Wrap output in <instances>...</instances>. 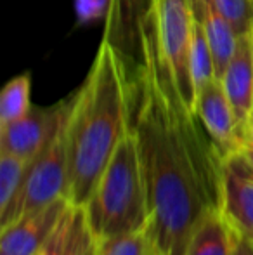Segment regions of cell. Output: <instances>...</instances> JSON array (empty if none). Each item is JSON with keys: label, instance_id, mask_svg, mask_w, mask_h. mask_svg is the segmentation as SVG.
<instances>
[{"label": "cell", "instance_id": "27", "mask_svg": "<svg viewBox=\"0 0 253 255\" xmlns=\"http://www.w3.org/2000/svg\"><path fill=\"white\" fill-rule=\"evenodd\" d=\"M155 255H160V254H158V252H155Z\"/></svg>", "mask_w": 253, "mask_h": 255}, {"label": "cell", "instance_id": "26", "mask_svg": "<svg viewBox=\"0 0 253 255\" xmlns=\"http://www.w3.org/2000/svg\"><path fill=\"white\" fill-rule=\"evenodd\" d=\"M0 255H10V254H7V252H2V250H0Z\"/></svg>", "mask_w": 253, "mask_h": 255}, {"label": "cell", "instance_id": "16", "mask_svg": "<svg viewBox=\"0 0 253 255\" xmlns=\"http://www.w3.org/2000/svg\"><path fill=\"white\" fill-rule=\"evenodd\" d=\"M148 226L125 235L95 240V255H155Z\"/></svg>", "mask_w": 253, "mask_h": 255}, {"label": "cell", "instance_id": "28", "mask_svg": "<svg viewBox=\"0 0 253 255\" xmlns=\"http://www.w3.org/2000/svg\"><path fill=\"white\" fill-rule=\"evenodd\" d=\"M252 120H253V118H252Z\"/></svg>", "mask_w": 253, "mask_h": 255}, {"label": "cell", "instance_id": "12", "mask_svg": "<svg viewBox=\"0 0 253 255\" xmlns=\"http://www.w3.org/2000/svg\"><path fill=\"white\" fill-rule=\"evenodd\" d=\"M203 28H205L206 38H208L210 51H212L213 64H215V78L222 80L231 59L238 51L240 45V35L234 31L233 24L212 5L206 2L205 16H203Z\"/></svg>", "mask_w": 253, "mask_h": 255}, {"label": "cell", "instance_id": "11", "mask_svg": "<svg viewBox=\"0 0 253 255\" xmlns=\"http://www.w3.org/2000/svg\"><path fill=\"white\" fill-rule=\"evenodd\" d=\"M220 82L248 144V127L253 118V30L240 37L238 51Z\"/></svg>", "mask_w": 253, "mask_h": 255}, {"label": "cell", "instance_id": "18", "mask_svg": "<svg viewBox=\"0 0 253 255\" xmlns=\"http://www.w3.org/2000/svg\"><path fill=\"white\" fill-rule=\"evenodd\" d=\"M240 37L253 30V0H210Z\"/></svg>", "mask_w": 253, "mask_h": 255}, {"label": "cell", "instance_id": "19", "mask_svg": "<svg viewBox=\"0 0 253 255\" xmlns=\"http://www.w3.org/2000/svg\"><path fill=\"white\" fill-rule=\"evenodd\" d=\"M75 215H77V207L70 205L68 210L63 214L61 221L54 228L45 243L40 247L37 255H68L73 236V226H75Z\"/></svg>", "mask_w": 253, "mask_h": 255}, {"label": "cell", "instance_id": "1", "mask_svg": "<svg viewBox=\"0 0 253 255\" xmlns=\"http://www.w3.org/2000/svg\"><path fill=\"white\" fill-rule=\"evenodd\" d=\"M130 128L153 245L160 255H186L203 219L222 212L224 156L160 61L153 23L144 38V61L134 75Z\"/></svg>", "mask_w": 253, "mask_h": 255}, {"label": "cell", "instance_id": "7", "mask_svg": "<svg viewBox=\"0 0 253 255\" xmlns=\"http://www.w3.org/2000/svg\"><path fill=\"white\" fill-rule=\"evenodd\" d=\"M70 104V96L54 106H31L23 118L0 127V153L33 161L56 134Z\"/></svg>", "mask_w": 253, "mask_h": 255}, {"label": "cell", "instance_id": "5", "mask_svg": "<svg viewBox=\"0 0 253 255\" xmlns=\"http://www.w3.org/2000/svg\"><path fill=\"white\" fill-rule=\"evenodd\" d=\"M194 16L187 0H156L153 31L160 61L189 110L196 111V92L191 78V42Z\"/></svg>", "mask_w": 253, "mask_h": 255}, {"label": "cell", "instance_id": "17", "mask_svg": "<svg viewBox=\"0 0 253 255\" xmlns=\"http://www.w3.org/2000/svg\"><path fill=\"white\" fill-rule=\"evenodd\" d=\"M31 161L14 156L9 153H0V215L9 208L16 198L26 177Z\"/></svg>", "mask_w": 253, "mask_h": 255}, {"label": "cell", "instance_id": "24", "mask_svg": "<svg viewBox=\"0 0 253 255\" xmlns=\"http://www.w3.org/2000/svg\"><path fill=\"white\" fill-rule=\"evenodd\" d=\"M247 148L253 149V120H252L250 127H248V144H247Z\"/></svg>", "mask_w": 253, "mask_h": 255}, {"label": "cell", "instance_id": "14", "mask_svg": "<svg viewBox=\"0 0 253 255\" xmlns=\"http://www.w3.org/2000/svg\"><path fill=\"white\" fill-rule=\"evenodd\" d=\"M31 78L28 73L9 80L0 94V127L23 118L33 106L30 101Z\"/></svg>", "mask_w": 253, "mask_h": 255}, {"label": "cell", "instance_id": "6", "mask_svg": "<svg viewBox=\"0 0 253 255\" xmlns=\"http://www.w3.org/2000/svg\"><path fill=\"white\" fill-rule=\"evenodd\" d=\"M155 9L156 0H111L102 40L123 57L132 75L144 61V38Z\"/></svg>", "mask_w": 253, "mask_h": 255}, {"label": "cell", "instance_id": "8", "mask_svg": "<svg viewBox=\"0 0 253 255\" xmlns=\"http://www.w3.org/2000/svg\"><path fill=\"white\" fill-rule=\"evenodd\" d=\"M196 115L224 158L247 148V135L238 124L220 80L215 78L198 92Z\"/></svg>", "mask_w": 253, "mask_h": 255}, {"label": "cell", "instance_id": "23", "mask_svg": "<svg viewBox=\"0 0 253 255\" xmlns=\"http://www.w3.org/2000/svg\"><path fill=\"white\" fill-rule=\"evenodd\" d=\"M191 5V10H192V16L194 19L198 21H203V16H205V9H206V2L208 0H187Z\"/></svg>", "mask_w": 253, "mask_h": 255}, {"label": "cell", "instance_id": "9", "mask_svg": "<svg viewBox=\"0 0 253 255\" xmlns=\"http://www.w3.org/2000/svg\"><path fill=\"white\" fill-rule=\"evenodd\" d=\"M222 214L253 242V163L245 149L224 158Z\"/></svg>", "mask_w": 253, "mask_h": 255}, {"label": "cell", "instance_id": "4", "mask_svg": "<svg viewBox=\"0 0 253 255\" xmlns=\"http://www.w3.org/2000/svg\"><path fill=\"white\" fill-rule=\"evenodd\" d=\"M71 101L73 94L70 96V104L56 134L30 163L19 193L0 215L2 228L28 212L38 210L59 200H68V120Z\"/></svg>", "mask_w": 253, "mask_h": 255}, {"label": "cell", "instance_id": "25", "mask_svg": "<svg viewBox=\"0 0 253 255\" xmlns=\"http://www.w3.org/2000/svg\"><path fill=\"white\" fill-rule=\"evenodd\" d=\"M245 153L248 154V158H250L252 163H253V149H252V148H245Z\"/></svg>", "mask_w": 253, "mask_h": 255}, {"label": "cell", "instance_id": "22", "mask_svg": "<svg viewBox=\"0 0 253 255\" xmlns=\"http://www.w3.org/2000/svg\"><path fill=\"white\" fill-rule=\"evenodd\" d=\"M233 255H253V242L240 235L234 229V254Z\"/></svg>", "mask_w": 253, "mask_h": 255}, {"label": "cell", "instance_id": "10", "mask_svg": "<svg viewBox=\"0 0 253 255\" xmlns=\"http://www.w3.org/2000/svg\"><path fill=\"white\" fill-rule=\"evenodd\" d=\"M70 205L68 200H59L3 226L0 250L10 255H37Z\"/></svg>", "mask_w": 253, "mask_h": 255}, {"label": "cell", "instance_id": "13", "mask_svg": "<svg viewBox=\"0 0 253 255\" xmlns=\"http://www.w3.org/2000/svg\"><path fill=\"white\" fill-rule=\"evenodd\" d=\"M234 228L222 212L206 215L192 235L186 255H233Z\"/></svg>", "mask_w": 253, "mask_h": 255}, {"label": "cell", "instance_id": "2", "mask_svg": "<svg viewBox=\"0 0 253 255\" xmlns=\"http://www.w3.org/2000/svg\"><path fill=\"white\" fill-rule=\"evenodd\" d=\"M134 75L101 40L84 84L73 92L68 120V202L84 208L130 130Z\"/></svg>", "mask_w": 253, "mask_h": 255}, {"label": "cell", "instance_id": "15", "mask_svg": "<svg viewBox=\"0 0 253 255\" xmlns=\"http://www.w3.org/2000/svg\"><path fill=\"white\" fill-rule=\"evenodd\" d=\"M191 78L194 85V92H198L203 87L215 80V64H213L212 51H210L208 38H206L203 23L194 19L192 28V42H191Z\"/></svg>", "mask_w": 253, "mask_h": 255}, {"label": "cell", "instance_id": "20", "mask_svg": "<svg viewBox=\"0 0 253 255\" xmlns=\"http://www.w3.org/2000/svg\"><path fill=\"white\" fill-rule=\"evenodd\" d=\"M68 255H95V238L92 236L90 228L87 224L84 208H77Z\"/></svg>", "mask_w": 253, "mask_h": 255}, {"label": "cell", "instance_id": "3", "mask_svg": "<svg viewBox=\"0 0 253 255\" xmlns=\"http://www.w3.org/2000/svg\"><path fill=\"white\" fill-rule=\"evenodd\" d=\"M84 212L97 242L148 226V195L132 128L102 172Z\"/></svg>", "mask_w": 253, "mask_h": 255}, {"label": "cell", "instance_id": "21", "mask_svg": "<svg viewBox=\"0 0 253 255\" xmlns=\"http://www.w3.org/2000/svg\"><path fill=\"white\" fill-rule=\"evenodd\" d=\"M109 7H111V0H75L77 24L87 26L94 21H106Z\"/></svg>", "mask_w": 253, "mask_h": 255}]
</instances>
